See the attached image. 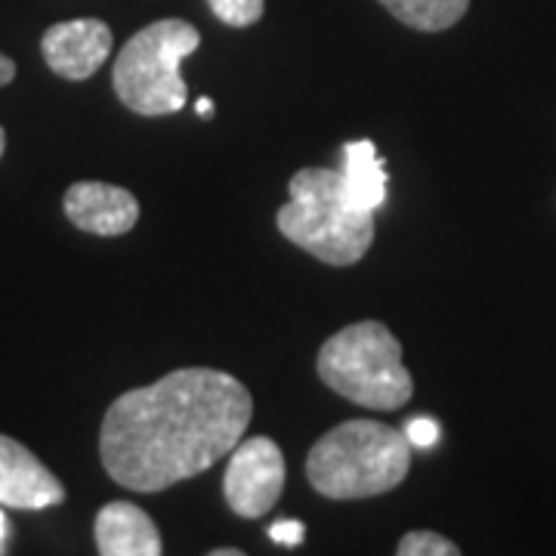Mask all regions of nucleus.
Instances as JSON below:
<instances>
[{"instance_id":"obj_13","label":"nucleus","mask_w":556,"mask_h":556,"mask_svg":"<svg viewBox=\"0 0 556 556\" xmlns=\"http://www.w3.org/2000/svg\"><path fill=\"white\" fill-rule=\"evenodd\" d=\"M399 556H457L460 547L455 541H448L439 532H427V529H417V532H408L402 535L396 547Z\"/></svg>"},{"instance_id":"obj_2","label":"nucleus","mask_w":556,"mask_h":556,"mask_svg":"<svg viewBox=\"0 0 556 556\" xmlns=\"http://www.w3.org/2000/svg\"><path fill=\"white\" fill-rule=\"evenodd\" d=\"M412 448L415 445L396 427L353 417L309 448L306 479L318 495L331 501L387 495L408 477Z\"/></svg>"},{"instance_id":"obj_20","label":"nucleus","mask_w":556,"mask_h":556,"mask_svg":"<svg viewBox=\"0 0 556 556\" xmlns=\"http://www.w3.org/2000/svg\"><path fill=\"white\" fill-rule=\"evenodd\" d=\"M244 551H239V547H219V551H211V556H241Z\"/></svg>"},{"instance_id":"obj_7","label":"nucleus","mask_w":556,"mask_h":556,"mask_svg":"<svg viewBox=\"0 0 556 556\" xmlns=\"http://www.w3.org/2000/svg\"><path fill=\"white\" fill-rule=\"evenodd\" d=\"M115 47L112 28L102 20L56 22L43 31L40 53L53 75L65 80L93 78Z\"/></svg>"},{"instance_id":"obj_5","label":"nucleus","mask_w":556,"mask_h":556,"mask_svg":"<svg viewBox=\"0 0 556 556\" xmlns=\"http://www.w3.org/2000/svg\"><path fill=\"white\" fill-rule=\"evenodd\" d=\"M201 31L186 20H159L146 25L121 47L112 87L118 100L142 118L177 115L189 102V87L179 62L199 50Z\"/></svg>"},{"instance_id":"obj_21","label":"nucleus","mask_w":556,"mask_h":556,"mask_svg":"<svg viewBox=\"0 0 556 556\" xmlns=\"http://www.w3.org/2000/svg\"><path fill=\"white\" fill-rule=\"evenodd\" d=\"M3 152H7V134H3V127H0V159H3Z\"/></svg>"},{"instance_id":"obj_8","label":"nucleus","mask_w":556,"mask_h":556,"mask_svg":"<svg viewBox=\"0 0 556 556\" xmlns=\"http://www.w3.org/2000/svg\"><path fill=\"white\" fill-rule=\"evenodd\" d=\"M62 211L68 223L102 239L127 236L139 223V201L130 189H121L100 179H80L65 189Z\"/></svg>"},{"instance_id":"obj_9","label":"nucleus","mask_w":556,"mask_h":556,"mask_svg":"<svg viewBox=\"0 0 556 556\" xmlns=\"http://www.w3.org/2000/svg\"><path fill=\"white\" fill-rule=\"evenodd\" d=\"M65 501V485L20 439L0 433V507L47 510Z\"/></svg>"},{"instance_id":"obj_1","label":"nucleus","mask_w":556,"mask_h":556,"mask_svg":"<svg viewBox=\"0 0 556 556\" xmlns=\"http://www.w3.org/2000/svg\"><path fill=\"white\" fill-rule=\"evenodd\" d=\"M254 415L248 387L217 368H177L121 393L100 427L105 473L130 492L155 495L211 470Z\"/></svg>"},{"instance_id":"obj_14","label":"nucleus","mask_w":556,"mask_h":556,"mask_svg":"<svg viewBox=\"0 0 556 556\" xmlns=\"http://www.w3.org/2000/svg\"><path fill=\"white\" fill-rule=\"evenodd\" d=\"M207 7L229 28H248L263 20V10H266L263 0H207Z\"/></svg>"},{"instance_id":"obj_18","label":"nucleus","mask_w":556,"mask_h":556,"mask_svg":"<svg viewBox=\"0 0 556 556\" xmlns=\"http://www.w3.org/2000/svg\"><path fill=\"white\" fill-rule=\"evenodd\" d=\"M195 112H199L201 118H211V115H214V102H211V97H201V100H195Z\"/></svg>"},{"instance_id":"obj_16","label":"nucleus","mask_w":556,"mask_h":556,"mask_svg":"<svg viewBox=\"0 0 556 556\" xmlns=\"http://www.w3.org/2000/svg\"><path fill=\"white\" fill-rule=\"evenodd\" d=\"M269 538L276 544H285V547H298L300 541L306 538V526L300 519H278L269 526Z\"/></svg>"},{"instance_id":"obj_19","label":"nucleus","mask_w":556,"mask_h":556,"mask_svg":"<svg viewBox=\"0 0 556 556\" xmlns=\"http://www.w3.org/2000/svg\"><path fill=\"white\" fill-rule=\"evenodd\" d=\"M7 538H10V522H7V514L0 510V554L7 551Z\"/></svg>"},{"instance_id":"obj_11","label":"nucleus","mask_w":556,"mask_h":556,"mask_svg":"<svg viewBox=\"0 0 556 556\" xmlns=\"http://www.w3.org/2000/svg\"><path fill=\"white\" fill-rule=\"evenodd\" d=\"M343 159V189L362 211H378L387 201V164L371 139H353L340 149Z\"/></svg>"},{"instance_id":"obj_6","label":"nucleus","mask_w":556,"mask_h":556,"mask_svg":"<svg viewBox=\"0 0 556 556\" xmlns=\"http://www.w3.org/2000/svg\"><path fill=\"white\" fill-rule=\"evenodd\" d=\"M285 455L269 437L241 439L229 452L223 497L241 519L266 517L285 492Z\"/></svg>"},{"instance_id":"obj_4","label":"nucleus","mask_w":556,"mask_h":556,"mask_svg":"<svg viewBox=\"0 0 556 556\" xmlns=\"http://www.w3.org/2000/svg\"><path fill=\"white\" fill-rule=\"evenodd\" d=\"M316 371L328 390L371 412H396L415 396V380L402 365V343L375 321H353L318 346Z\"/></svg>"},{"instance_id":"obj_3","label":"nucleus","mask_w":556,"mask_h":556,"mask_svg":"<svg viewBox=\"0 0 556 556\" xmlns=\"http://www.w3.org/2000/svg\"><path fill=\"white\" fill-rule=\"evenodd\" d=\"M288 195L276 211L278 232L328 266H353L375 244V211L356 207L340 170L303 167L288 182Z\"/></svg>"},{"instance_id":"obj_12","label":"nucleus","mask_w":556,"mask_h":556,"mask_svg":"<svg viewBox=\"0 0 556 556\" xmlns=\"http://www.w3.org/2000/svg\"><path fill=\"white\" fill-rule=\"evenodd\" d=\"M380 7L415 31H448L467 16L470 0H380Z\"/></svg>"},{"instance_id":"obj_17","label":"nucleus","mask_w":556,"mask_h":556,"mask_svg":"<svg viewBox=\"0 0 556 556\" xmlns=\"http://www.w3.org/2000/svg\"><path fill=\"white\" fill-rule=\"evenodd\" d=\"M13 78H16V62L0 53V87L13 84Z\"/></svg>"},{"instance_id":"obj_15","label":"nucleus","mask_w":556,"mask_h":556,"mask_svg":"<svg viewBox=\"0 0 556 556\" xmlns=\"http://www.w3.org/2000/svg\"><path fill=\"white\" fill-rule=\"evenodd\" d=\"M412 445L417 448H433L442 437V430H439V424L433 417H412L408 424H405V430H402Z\"/></svg>"},{"instance_id":"obj_10","label":"nucleus","mask_w":556,"mask_h":556,"mask_svg":"<svg viewBox=\"0 0 556 556\" xmlns=\"http://www.w3.org/2000/svg\"><path fill=\"white\" fill-rule=\"evenodd\" d=\"M93 538L102 556H159L164 551L159 526L130 501L105 504L93 522Z\"/></svg>"}]
</instances>
